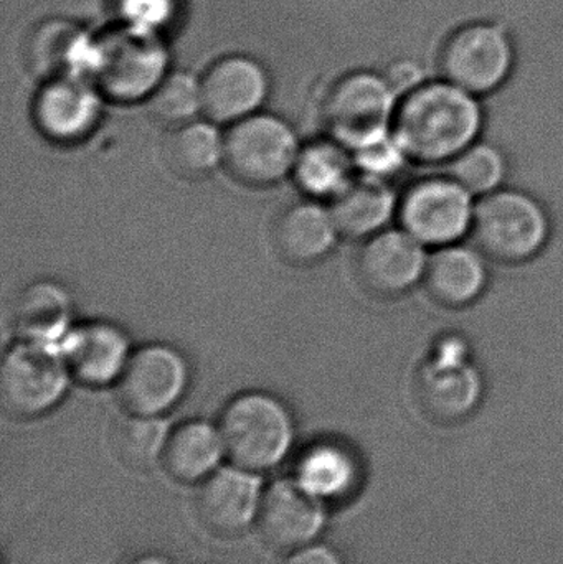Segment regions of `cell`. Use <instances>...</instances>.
I'll list each match as a JSON object with an SVG mask.
<instances>
[{
	"instance_id": "obj_1",
	"label": "cell",
	"mask_w": 563,
	"mask_h": 564,
	"mask_svg": "<svg viewBox=\"0 0 563 564\" xmlns=\"http://www.w3.org/2000/svg\"><path fill=\"white\" fill-rule=\"evenodd\" d=\"M485 112L478 96L448 79H425L400 98L392 132L412 164L445 167L479 141Z\"/></svg>"
},
{
	"instance_id": "obj_2",
	"label": "cell",
	"mask_w": 563,
	"mask_h": 564,
	"mask_svg": "<svg viewBox=\"0 0 563 564\" xmlns=\"http://www.w3.org/2000/svg\"><path fill=\"white\" fill-rule=\"evenodd\" d=\"M551 235L548 208L529 192L502 187L476 202L469 240L492 263H529L545 250Z\"/></svg>"
},
{
	"instance_id": "obj_3",
	"label": "cell",
	"mask_w": 563,
	"mask_h": 564,
	"mask_svg": "<svg viewBox=\"0 0 563 564\" xmlns=\"http://www.w3.org/2000/svg\"><path fill=\"white\" fill-rule=\"evenodd\" d=\"M218 431L225 456L234 466L251 473L280 464L294 437L293 417L286 404L264 391H247L228 401Z\"/></svg>"
},
{
	"instance_id": "obj_4",
	"label": "cell",
	"mask_w": 563,
	"mask_h": 564,
	"mask_svg": "<svg viewBox=\"0 0 563 564\" xmlns=\"http://www.w3.org/2000/svg\"><path fill=\"white\" fill-rule=\"evenodd\" d=\"M167 55L148 29L109 30L96 42L91 55L93 83L115 101L131 102L151 96L164 79Z\"/></svg>"
},
{
	"instance_id": "obj_5",
	"label": "cell",
	"mask_w": 563,
	"mask_h": 564,
	"mask_svg": "<svg viewBox=\"0 0 563 564\" xmlns=\"http://www.w3.org/2000/svg\"><path fill=\"white\" fill-rule=\"evenodd\" d=\"M476 198L446 172L416 178L399 195L397 225L430 251L469 238Z\"/></svg>"
},
{
	"instance_id": "obj_6",
	"label": "cell",
	"mask_w": 563,
	"mask_h": 564,
	"mask_svg": "<svg viewBox=\"0 0 563 564\" xmlns=\"http://www.w3.org/2000/svg\"><path fill=\"white\" fill-rule=\"evenodd\" d=\"M69 377L59 344L19 340L0 367L2 410L15 420L42 416L63 400Z\"/></svg>"
},
{
	"instance_id": "obj_7",
	"label": "cell",
	"mask_w": 563,
	"mask_h": 564,
	"mask_svg": "<svg viewBox=\"0 0 563 564\" xmlns=\"http://www.w3.org/2000/svg\"><path fill=\"white\" fill-rule=\"evenodd\" d=\"M300 151L288 122L278 116L255 112L230 124L224 135L221 164L247 187H271L293 174Z\"/></svg>"
},
{
	"instance_id": "obj_8",
	"label": "cell",
	"mask_w": 563,
	"mask_h": 564,
	"mask_svg": "<svg viewBox=\"0 0 563 564\" xmlns=\"http://www.w3.org/2000/svg\"><path fill=\"white\" fill-rule=\"evenodd\" d=\"M399 102L386 75L354 72L331 88L324 119L334 141L353 152L392 132Z\"/></svg>"
},
{
	"instance_id": "obj_9",
	"label": "cell",
	"mask_w": 563,
	"mask_h": 564,
	"mask_svg": "<svg viewBox=\"0 0 563 564\" xmlns=\"http://www.w3.org/2000/svg\"><path fill=\"white\" fill-rule=\"evenodd\" d=\"M481 373L458 335H446L433 345L416 378V397L426 416L436 423H458L481 401Z\"/></svg>"
},
{
	"instance_id": "obj_10",
	"label": "cell",
	"mask_w": 563,
	"mask_h": 564,
	"mask_svg": "<svg viewBox=\"0 0 563 564\" xmlns=\"http://www.w3.org/2000/svg\"><path fill=\"white\" fill-rule=\"evenodd\" d=\"M515 62L511 36L491 22L468 23L456 29L443 43L439 58L442 78L478 98L505 86Z\"/></svg>"
},
{
	"instance_id": "obj_11",
	"label": "cell",
	"mask_w": 563,
	"mask_h": 564,
	"mask_svg": "<svg viewBox=\"0 0 563 564\" xmlns=\"http://www.w3.org/2000/svg\"><path fill=\"white\" fill-rule=\"evenodd\" d=\"M188 377L187 360L177 348L144 345L132 351L116 381L119 403L129 414L161 416L182 400Z\"/></svg>"
},
{
	"instance_id": "obj_12",
	"label": "cell",
	"mask_w": 563,
	"mask_h": 564,
	"mask_svg": "<svg viewBox=\"0 0 563 564\" xmlns=\"http://www.w3.org/2000/svg\"><path fill=\"white\" fill-rule=\"evenodd\" d=\"M429 257V248L396 225L364 241L356 260L357 280L377 297H402L423 284Z\"/></svg>"
},
{
	"instance_id": "obj_13",
	"label": "cell",
	"mask_w": 563,
	"mask_h": 564,
	"mask_svg": "<svg viewBox=\"0 0 563 564\" xmlns=\"http://www.w3.org/2000/svg\"><path fill=\"white\" fill-rule=\"evenodd\" d=\"M32 115L39 131L50 141L75 144L98 124L99 89L73 75L50 79L36 93Z\"/></svg>"
},
{
	"instance_id": "obj_14",
	"label": "cell",
	"mask_w": 563,
	"mask_h": 564,
	"mask_svg": "<svg viewBox=\"0 0 563 564\" xmlns=\"http://www.w3.org/2000/svg\"><path fill=\"white\" fill-rule=\"evenodd\" d=\"M270 79L260 63L243 55L225 56L201 79L202 112L212 122H234L263 105Z\"/></svg>"
},
{
	"instance_id": "obj_15",
	"label": "cell",
	"mask_w": 563,
	"mask_h": 564,
	"mask_svg": "<svg viewBox=\"0 0 563 564\" xmlns=\"http://www.w3.org/2000/svg\"><path fill=\"white\" fill-rule=\"evenodd\" d=\"M261 499V482L255 473L225 467L202 482L195 497V512L212 535L235 536L258 519Z\"/></svg>"
},
{
	"instance_id": "obj_16",
	"label": "cell",
	"mask_w": 563,
	"mask_h": 564,
	"mask_svg": "<svg viewBox=\"0 0 563 564\" xmlns=\"http://www.w3.org/2000/svg\"><path fill=\"white\" fill-rule=\"evenodd\" d=\"M261 539L277 550L310 545L324 525L320 499L296 480H278L268 487L258 512Z\"/></svg>"
},
{
	"instance_id": "obj_17",
	"label": "cell",
	"mask_w": 563,
	"mask_h": 564,
	"mask_svg": "<svg viewBox=\"0 0 563 564\" xmlns=\"http://www.w3.org/2000/svg\"><path fill=\"white\" fill-rule=\"evenodd\" d=\"M59 350L72 377L86 387L116 383L132 354L128 335L99 321L69 328Z\"/></svg>"
},
{
	"instance_id": "obj_18",
	"label": "cell",
	"mask_w": 563,
	"mask_h": 564,
	"mask_svg": "<svg viewBox=\"0 0 563 564\" xmlns=\"http://www.w3.org/2000/svg\"><path fill=\"white\" fill-rule=\"evenodd\" d=\"M491 261L473 243H455L430 251L423 288L436 304L465 308L488 289Z\"/></svg>"
},
{
	"instance_id": "obj_19",
	"label": "cell",
	"mask_w": 563,
	"mask_h": 564,
	"mask_svg": "<svg viewBox=\"0 0 563 564\" xmlns=\"http://www.w3.org/2000/svg\"><path fill=\"white\" fill-rule=\"evenodd\" d=\"M339 237L329 208L314 202H300L284 208L271 228L278 257L293 267L320 263L334 250Z\"/></svg>"
},
{
	"instance_id": "obj_20",
	"label": "cell",
	"mask_w": 563,
	"mask_h": 564,
	"mask_svg": "<svg viewBox=\"0 0 563 564\" xmlns=\"http://www.w3.org/2000/svg\"><path fill=\"white\" fill-rule=\"evenodd\" d=\"M399 195L390 182L359 175L331 200L340 237L366 241L397 224Z\"/></svg>"
},
{
	"instance_id": "obj_21",
	"label": "cell",
	"mask_w": 563,
	"mask_h": 564,
	"mask_svg": "<svg viewBox=\"0 0 563 564\" xmlns=\"http://www.w3.org/2000/svg\"><path fill=\"white\" fill-rule=\"evenodd\" d=\"M73 304L68 291L53 281H35L17 295L12 325L19 340L56 344L72 328Z\"/></svg>"
},
{
	"instance_id": "obj_22",
	"label": "cell",
	"mask_w": 563,
	"mask_h": 564,
	"mask_svg": "<svg viewBox=\"0 0 563 564\" xmlns=\"http://www.w3.org/2000/svg\"><path fill=\"white\" fill-rule=\"evenodd\" d=\"M224 456V441L218 426L195 420L178 424L169 433L161 460L172 479L195 484L212 476Z\"/></svg>"
},
{
	"instance_id": "obj_23",
	"label": "cell",
	"mask_w": 563,
	"mask_h": 564,
	"mask_svg": "<svg viewBox=\"0 0 563 564\" xmlns=\"http://www.w3.org/2000/svg\"><path fill=\"white\" fill-rule=\"evenodd\" d=\"M85 33L68 19H46L36 23L23 42V63L30 75L50 82L72 75L79 52L85 48Z\"/></svg>"
},
{
	"instance_id": "obj_24",
	"label": "cell",
	"mask_w": 563,
	"mask_h": 564,
	"mask_svg": "<svg viewBox=\"0 0 563 564\" xmlns=\"http://www.w3.org/2000/svg\"><path fill=\"white\" fill-rule=\"evenodd\" d=\"M359 479L356 454L337 441H317L296 463V482L320 500H339Z\"/></svg>"
},
{
	"instance_id": "obj_25",
	"label": "cell",
	"mask_w": 563,
	"mask_h": 564,
	"mask_svg": "<svg viewBox=\"0 0 563 564\" xmlns=\"http://www.w3.org/2000/svg\"><path fill=\"white\" fill-rule=\"evenodd\" d=\"M165 165L187 181L207 177L224 162V135L212 122L188 121L175 126L162 144Z\"/></svg>"
},
{
	"instance_id": "obj_26",
	"label": "cell",
	"mask_w": 563,
	"mask_h": 564,
	"mask_svg": "<svg viewBox=\"0 0 563 564\" xmlns=\"http://www.w3.org/2000/svg\"><path fill=\"white\" fill-rule=\"evenodd\" d=\"M349 152L337 141L307 144L297 154L294 181L311 197L333 200L354 178L356 165Z\"/></svg>"
},
{
	"instance_id": "obj_27",
	"label": "cell",
	"mask_w": 563,
	"mask_h": 564,
	"mask_svg": "<svg viewBox=\"0 0 563 564\" xmlns=\"http://www.w3.org/2000/svg\"><path fill=\"white\" fill-rule=\"evenodd\" d=\"M443 172L479 200L506 187L509 161L501 148L479 139L450 161Z\"/></svg>"
},
{
	"instance_id": "obj_28",
	"label": "cell",
	"mask_w": 563,
	"mask_h": 564,
	"mask_svg": "<svg viewBox=\"0 0 563 564\" xmlns=\"http://www.w3.org/2000/svg\"><path fill=\"white\" fill-rule=\"evenodd\" d=\"M167 437V426L159 416L128 413L112 427V451L129 469L145 470L162 459Z\"/></svg>"
},
{
	"instance_id": "obj_29",
	"label": "cell",
	"mask_w": 563,
	"mask_h": 564,
	"mask_svg": "<svg viewBox=\"0 0 563 564\" xmlns=\"http://www.w3.org/2000/svg\"><path fill=\"white\" fill-rule=\"evenodd\" d=\"M148 109L155 121L171 128L194 121L202 111L201 82L184 72L165 75L149 96Z\"/></svg>"
},
{
	"instance_id": "obj_30",
	"label": "cell",
	"mask_w": 563,
	"mask_h": 564,
	"mask_svg": "<svg viewBox=\"0 0 563 564\" xmlns=\"http://www.w3.org/2000/svg\"><path fill=\"white\" fill-rule=\"evenodd\" d=\"M353 161L359 175L390 182L412 164L393 132L353 151Z\"/></svg>"
},
{
	"instance_id": "obj_31",
	"label": "cell",
	"mask_w": 563,
	"mask_h": 564,
	"mask_svg": "<svg viewBox=\"0 0 563 564\" xmlns=\"http://www.w3.org/2000/svg\"><path fill=\"white\" fill-rule=\"evenodd\" d=\"M386 76L387 79H389L390 85L393 86V89L399 93L400 98L425 82L422 73H420L419 66L413 65V63L410 62L393 65L392 68H390V72L386 73Z\"/></svg>"
},
{
	"instance_id": "obj_32",
	"label": "cell",
	"mask_w": 563,
	"mask_h": 564,
	"mask_svg": "<svg viewBox=\"0 0 563 564\" xmlns=\"http://www.w3.org/2000/svg\"><path fill=\"white\" fill-rule=\"evenodd\" d=\"M283 564H343L334 550L323 545H306L293 550Z\"/></svg>"
},
{
	"instance_id": "obj_33",
	"label": "cell",
	"mask_w": 563,
	"mask_h": 564,
	"mask_svg": "<svg viewBox=\"0 0 563 564\" xmlns=\"http://www.w3.org/2000/svg\"><path fill=\"white\" fill-rule=\"evenodd\" d=\"M131 564H171L164 556L159 555H145L141 556V558L134 560Z\"/></svg>"
}]
</instances>
